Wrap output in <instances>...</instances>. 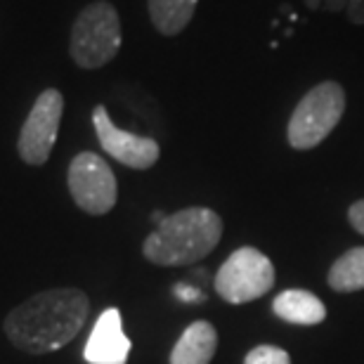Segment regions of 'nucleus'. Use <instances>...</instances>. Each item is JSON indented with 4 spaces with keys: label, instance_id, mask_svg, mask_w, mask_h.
<instances>
[{
    "label": "nucleus",
    "instance_id": "obj_1",
    "mask_svg": "<svg viewBox=\"0 0 364 364\" xmlns=\"http://www.w3.org/2000/svg\"><path fill=\"white\" fill-rule=\"evenodd\" d=\"M88 315L90 298L81 289H48L7 312L3 329L14 348L28 355H46L71 343Z\"/></svg>",
    "mask_w": 364,
    "mask_h": 364
},
{
    "label": "nucleus",
    "instance_id": "obj_2",
    "mask_svg": "<svg viewBox=\"0 0 364 364\" xmlns=\"http://www.w3.org/2000/svg\"><path fill=\"white\" fill-rule=\"evenodd\" d=\"M223 237V220L215 210L192 206L166 215L144 239L142 253L161 267L194 265L215 249Z\"/></svg>",
    "mask_w": 364,
    "mask_h": 364
},
{
    "label": "nucleus",
    "instance_id": "obj_3",
    "mask_svg": "<svg viewBox=\"0 0 364 364\" xmlns=\"http://www.w3.org/2000/svg\"><path fill=\"white\" fill-rule=\"evenodd\" d=\"M121 19L107 0H97L78 14L71 28L69 53L81 69H100L119 55Z\"/></svg>",
    "mask_w": 364,
    "mask_h": 364
},
{
    "label": "nucleus",
    "instance_id": "obj_4",
    "mask_svg": "<svg viewBox=\"0 0 364 364\" xmlns=\"http://www.w3.org/2000/svg\"><path fill=\"white\" fill-rule=\"evenodd\" d=\"M346 114V92L336 81L315 85L298 102L289 119L287 137L294 149H312L338 126Z\"/></svg>",
    "mask_w": 364,
    "mask_h": 364
},
{
    "label": "nucleus",
    "instance_id": "obj_5",
    "mask_svg": "<svg viewBox=\"0 0 364 364\" xmlns=\"http://www.w3.org/2000/svg\"><path fill=\"white\" fill-rule=\"evenodd\" d=\"M213 287L225 303H251L274 287V265L258 249L242 246L220 265Z\"/></svg>",
    "mask_w": 364,
    "mask_h": 364
},
{
    "label": "nucleus",
    "instance_id": "obj_6",
    "mask_svg": "<svg viewBox=\"0 0 364 364\" xmlns=\"http://www.w3.org/2000/svg\"><path fill=\"white\" fill-rule=\"evenodd\" d=\"M67 182L71 199L88 215H107L116 206L119 199L116 176L105 159L95 151H81L71 159Z\"/></svg>",
    "mask_w": 364,
    "mask_h": 364
},
{
    "label": "nucleus",
    "instance_id": "obj_7",
    "mask_svg": "<svg viewBox=\"0 0 364 364\" xmlns=\"http://www.w3.org/2000/svg\"><path fill=\"white\" fill-rule=\"evenodd\" d=\"M64 112V97L60 90L48 88L38 95L28 112L24 126L19 130L17 151L21 161L28 166H43L53 154V147L60 133V121Z\"/></svg>",
    "mask_w": 364,
    "mask_h": 364
},
{
    "label": "nucleus",
    "instance_id": "obj_8",
    "mask_svg": "<svg viewBox=\"0 0 364 364\" xmlns=\"http://www.w3.org/2000/svg\"><path fill=\"white\" fill-rule=\"evenodd\" d=\"M92 126H95V133H97L102 149H105L109 156H114L119 164L128 166V168L147 171L159 161V156H161V149H159L156 140L128 133V130H121L119 126H114V121L109 119L107 109L102 105L92 109Z\"/></svg>",
    "mask_w": 364,
    "mask_h": 364
},
{
    "label": "nucleus",
    "instance_id": "obj_9",
    "mask_svg": "<svg viewBox=\"0 0 364 364\" xmlns=\"http://www.w3.org/2000/svg\"><path fill=\"white\" fill-rule=\"evenodd\" d=\"M130 348L133 343L123 333L121 312L116 308H107L92 326L83 358L88 364H126Z\"/></svg>",
    "mask_w": 364,
    "mask_h": 364
},
{
    "label": "nucleus",
    "instance_id": "obj_10",
    "mask_svg": "<svg viewBox=\"0 0 364 364\" xmlns=\"http://www.w3.org/2000/svg\"><path fill=\"white\" fill-rule=\"evenodd\" d=\"M218 350V331L210 322H192L171 350V364H210Z\"/></svg>",
    "mask_w": 364,
    "mask_h": 364
},
{
    "label": "nucleus",
    "instance_id": "obj_11",
    "mask_svg": "<svg viewBox=\"0 0 364 364\" xmlns=\"http://www.w3.org/2000/svg\"><path fill=\"white\" fill-rule=\"evenodd\" d=\"M274 315L284 319L289 324H301V326H312L326 319V308L315 294L301 289H289L282 291L279 296L272 301Z\"/></svg>",
    "mask_w": 364,
    "mask_h": 364
},
{
    "label": "nucleus",
    "instance_id": "obj_12",
    "mask_svg": "<svg viewBox=\"0 0 364 364\" xmlns=\"http://www.w3.org/2000/svg\"><path fill=\"white\" fill-rule=\"evenodd\" d=\"M199 0H147L151 24L159 33L178 36L194 17Z\"/></svg>",
    "mask_w": 364,
    "mask_h": 364
},
{
    "label": "nucleus",
    "instance_id": "obj_13",
    "mask_svg": "<svg viewBox=\"0 0 364 364\" xmlns=\"http://www.w3.org/2000/svg\"><path fill=\"white\" fill-rule=\"evenodd\" d=\"M329 287L341 294L364 289V246L346 251L329 270Z\"/></svg>",
    "mask_w": 364,
    "mask_h": 364
},
{
    "label": "nucleus",
    "instance_id": "obj_14",
    "mask_svg": "<svg viewBox=\"0 0 364 364\" xmlns=\"http://www.w3.org/2000/svg\"><path fill=\"white\" fill-rule=\"evenodd\" d=\"M315 10H346L355 24H364V0H305Z\"/></svg>",
    "mask_w": 364,
    "mask_h": 364
},
{
    "label": "nucleus",
    "instance_id": "obj_15",
    "mask_svg": "<svg viewBox=\"0 0 364 364\" xmlns=\"http://www.w3.org/2000/svg\"><path fill=\"white\" fill-rule=\"evenodd\" d=\"M244 364H291V358L277 346H258L246 355Z\"/></svg>",
    "mask_w": 364,
    "mask_h": 364
},
{
    "label": "nucleus",
    "instance_id": "obj_16",
    "mask_svg": "<svg viewBox=\"0 0 364 364\" xmlns=\"http://www.w3.org/2000/svg\"><path fill=\"white\" fill-rule=\"evenodd\" d=\"M348 220H350V225L355 228V232H360V235H364V199L353 203L350 210H348Z\"/></svg>",
    "mask_w": 364,
    "mask_h": 364
},
{
    "label": "nucleus",
    "instance_id": "obj_17",
    "mask_svg": "<svg viewBox=\"0 0 364 364\" xmlns=\"http://www.w3.org/2000/svg\"><path fill=\"white\" fill-rule=\"evenodd\" d=\"M176 296L180 301H201V291H196L194 287H187V284H178L176 287Z\"/></svg>",
    "mask_w": 364,
    "mask_h": 364
},
{
    "label": "nucleus",
    "instance_id": "obj_18",
    "mask_svg": "<svg viewBox=\"0 0 364 364\" xmlns=\"http://www.w3.org/2000/svg\"><path fill=\"white\" fill-rule=\"evenodd\" d=\"M151 218H154V223L159 225V223H161V220H164V218H166V215H164V213H159V210H156V213H154V215H151Z\"/></svg>",
    "mask_w": 364,
    "mask_h": 364
}]
</instances>
